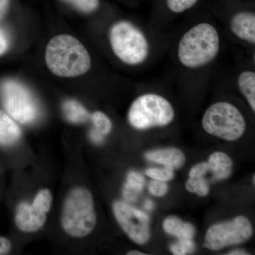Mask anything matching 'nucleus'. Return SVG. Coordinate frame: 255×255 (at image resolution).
<instances>
[{
    "mask_svg": "<svg viewBox=\"0 0 255 255\" xmlns=\"http://www.w3.org/2000/svg\"><path fill=\"white\" fill-rule=\"evenodd\" d=\"M219 31L210 23H197L184 33L177 47L179 63L188 69L204 68L219 54Z\"/></svg>",
    "mask_w": 255,
    "mask_h": 255,
    "instance_id": "nucleus-1",
    "label": "nucleus"
},
{
    "mask_svg": "<svg viewBox=\"0 0 255 255\" xmlns=\"http://www.w3.org/2000/svg\"><path fill=\"white\" fill-rule=\"evenodd\" d=\"M45 60L52 73L61 78H75L91 68V58L81 42L70 35L53 37L47 45Z\"/></svg>",
    "mask_w": 255,
    "mask_h": 255,
    "instance_id": "nucleus-2",
    "label": "nucleus"
},
{
    "mask_svg": "<svg viewBox=\"0 0 255 255\" xmlns=\"http://www.w3.org/2000/svg\"><path fill=\"white\" fill-rule=\"evenodd\" d=\"M97 224V215L91 192L84 187H76L68 193L64 201L61 225L71 237L89 236Z\"/></svg>",
    "mask_w": 255,
    "mask_h": 255,
    "instance_id": "nucleus-3",
    "label": "nucleus"
},
{
    "mask_svg": "<svg viewBox=\"0 0 255 255\" xmlns=\"http://www.w3.org/2000/svg\"><path fill=\"white\" fill-rule=\"evenodd\" d=\"M109 40L114 54L128 65L137 66L145 63L150 55L147 37L130 21L114 23L109 31Z\"/></svg>",
    "mask_w": 255,
    "mask_h": 255,
    "instance_id": "nucleus-4",
    "label": "nucleus"
},
{
    "mask_svg": "<svg viewBox=\"0 0 255 255\" xmlns=\"http://www.w3.org/2000/svg\"><path fill=\"white\" fill-rule=\"evenodd\" d=\"M172 104L162 96L154 93L140 95L132 102L128 120L134 128L147 130L169 125L174 119Z\"/></svg>",
    "mask_w": 255,
    "mask_h": 255,
    "instance_id": "nucleus-5",
    "label": "nucleus"
},
{
    "mask_svg": "<svg viewBox=\"0 0 255 255\" xmlns=\"http://www.w3.org/2000/svg\"><path fill=\"white\" fill-rule=\"evenodd\" d=\"M207 133L228 141L241 138L246 130V122L236 106L226 102L213 104L206 110L201 121Z\"/></svg>",
    "mask_w": 255,
    "mask_h": 255,
    "instance_id": "nucleus-6",
    "label": "nucleus"
},
{
    "mask_svg": "<svg viewBox=\"0 0 255 255\" xmlns=\"http://www.w3.org/2000/svg\"><path fill=\"white\" fill-rule=\"evenodd\" d=\"M1 100L6 113L21 124H29L36 120L38 106L31 92L22 84L15 80H6L0 88Z\"/></svg>",
    "mask_w": 255,
    "mask_h": 255,
    "instance_id": "nucleus-7",
    "label": "nucleus"
},
{
    "mask_svg": "<svg viewBox=\"0 0 255 255\" xmlns=\"http://www.w3.org/2000/svg\"><path fill=\"white\" fill-rule=\"evenodd\" d=\"M253 235V226L246 216H239L232 221L216 223L208 230L204 248L219 251L228 247L246 243Z\"/></svg>",
    "mask_w": 255,
    "mask_h": 255,
    "instance_id": "nucleus-8",
    "label": "nucleus"
},
{
    "mask_svg": "<svg viewBox=\"0 0 255 255\" xmlns=\"http://www.w3.org/2000/svg\"><path fill=\"white\" fill-rule=\"evenodd\" d=\"M113 212L124 232L134 243L144 245L150 238V218L124 201L114 203Z\"/></svg>",
    "mask_w": 255,
    "mask_h": 255,
    "instance_id": "nucleus-9",
    "label": "nucleus"
},
{
    "mask_svg": "<svg viewBox=\"0 0 255 255\" xmlns=\"http://www.w3.org/2000/svg\"><path fill=\"white\" fill-rule=\"evenodd\" d=\"M48 213L35 201L31 204L21 202L16 207L15 223L22 232L35 233L44 226Z\"/></svg>",
    "mask_w": 255,
    "mask_h": 255,
    "instance_id": "nucleus-10",
    "label": "nucleus"
},
{
    "mask_svg": "<svg viewBox=\"0 0 255 255\" xmlns=\"http://www.w3.org/2000/svg\"><path fill=\"white\" fill-rule=\"evenodd\" d=\"M233 34L250 44L255 43V14L253 11H241L233 15L230 21Z\"/></svg>",
    "mask_w": 255,
    "mask_h": 255,
    "instance_id": "nucleus-11",
    "label": "nucleus"
},
{
    "mask_svg": "<svg viewBox=\"0 0 255 255\" xmlns=\"http://www.w3.org/2000/svg\"><path fill=\"white\" fill-rule=\"evenodd\" d=\"M145 157L150 162L162 164L164 167L173 169L181 168L185 163V155L182 150L176 147L156 149L148 151L145 154Z\"/></svg>",
    "mask_w": 255,
    "mask_h": 255,
    "instance_id": "nucleus-12",
    "label": "nucleus"
},
{
    "mask_svg": "<svg viewBox=\"0 0 255 255\" xmlns=\"http://www.w3.org/2000/svg\"><path fill=\"white\" fill-rule=\"evenodd\" d=\"M21 136V128L6 112L0 110V146L9 147Z\"/></svg>",
    "mask_w": 255,
    "mask_h": 255,
    "instance_id": "nucleus-13",
    "label": "nucleus"
},
{
    "mask_svg": "<svg viewBox=\"0 0 255 255\" xmlns=\"http://www.w3.org/2000/svg\"><path fill=\"white\" fill-rule=\"evenodd\" d=\"M207 163L209 171L212 173L214 180H224L232 174V159L225 152H215L211 154Z\"/></svg>",
    "mask_w": 255,
    "mask_h": 255,
    "instance_id": "nucleus-14",
    "label": "nucleus"
},
{
    "mask_svg": "<svg viewBox=\"0 0 255 255\" xmlns=\"http://www.w3.org/2000/svg\"><path fill=\"white\" fill-rule=\"evenodd\" d=\"M164 231L167 234L179 240L193 239L196 234V228L190 223L184 222L177 216H169L162 223Z\"/></svg>",
    "mask_w": 255,
    "mask_h": 255,
    "instance_id": "nucleus-15",
    "label": "nucleus"
},
{
    "mask_svg": "<svg viewBox=\"0 0 255 255\" xmlns=\"http://www.w3.org/2000/svg\"><path fill=\"white\" fill-rule=\"evenodd\" d=\"M145 183V179L140 172L136 171L129 172L123 189L124 199L130 202L136 200L137 194L143 189Z\"/></svg>",
    "mask_w": 255,
    "mask_h": 255,
    "instance_id": "nucleus-16",
    "label": "nucleus"
},
{
    "mask_svg": "<svg viewBox=\"0 0 255 255\" xmlns=\"http://www.w3.org/2000/svg\"><path fill=\"white\" fill-rule=\"evenodd\" d=\"M238 85L246 97L253 112H255V73L253 70H245L238 78Z\"/></svg>",
    "mask_w": 255,
    "mask_h": 255,
    "instance_id": "nucleus-17",
    "label": "nucleus"
},
{
    "mask_svg": "<svg viewBox=\"0 0 255 255\" xmlns=\"http://www.w3.org/2000/svg\"><path fill=\"white\" fill-rule=\"evenodd\" d=\"M64 116L70 123L79 124L85 123L90 118V114L86 109L78 101L68 100L63 104Z\"/></svg>",
    "mask_w": 255,
    "mask_h": 255,
    "instance_id": "nucleus-18",
    "label": "nucleus"
},
{
    "mask_svg": "<svg viewBox=\"0 0 255 255\" xmlns=\"http://www.w3.org/2000/svg\"><path fill=\"white\" fill-rule=\"evenodd\" d=\"M186 189L189 192L194 193L199 196H206L209 193V184L207 179L204 177H189L186 183Z\"/></svg>",
    "mask_w": 255,
    "mask_h": 255,
    "instance_id": "nucleus-19",
    "label": "nucleus"
},
{
    "mask_svg": "<svg viewBox=\"0 0 255 255\" xmlns=\"http://www.w3.org/2000/svg\"><path fill=\"white\" fill-rule=\"evenodd\" d=\"M91 119L95 130L104 135L110 133L112 130V124L105 114L101 112H95L92 114Z\"/></svg>",
    "mask_w": 255,
    "mask_h": 255,
    "instance_id": "nucleus-20",
    "label": "nucleus"
},
{
    "mask_svg": "<svg viewBox=\"0 0 255 255\" xmlns=\"http://www.w3.org/2000/svg\"><path fill=\"white\" fill-rule=\"evenodd\" d=\"M63 1L80 12L85 13V14L95 12L99 9L100 5V0H63Z\"/></svg>",
    "mask_w": 255,
    "mask_h": 255,
    "instance_id": "nucleus-21",
    "label": "nucleus"
},
{
    "mask_svg": "<svg viewBox=\"0 0 255 255\" xmlns=\"http://www.w3.org/2000/svg\"><path fill=\"white\" fill-rule=\"evenodd\" d=\"M174 169L169 167H164L163 168H149L146 169V175L148 176L151 179L155 180L162 181L167 182L172 180L174 178Z\"/></svg>",
    "mask_w": 255,
    "mask_h": 255,
    "instance_id": "nucleus-22",
    "label": "nucleus"
},
{
    "mask_svg": "<svg viewBox=\"0 0 255 255\" xmlns=\"http://www.w3.org/2000/svg\"><path fill=\"white\" fill-rule=\"evenodd\" d=\"M196 250V246L192 239L179 240L177 243L171 245L170 251L175 255L191 254Z\"/></svg>",
    "mask_w": 255,
    "mask_h": 255,
    "instance_id": "nucleus-23",
    "label": "nucleus"
},
{
    "mask_svg": "<svg viewBox=\"0 0 255 255\" xmlns=\"http://www.w3.org/2000/svg\"><path fill=\"white\" fill-rule=\"evenodd\" d=\"M198 0H166L169 11L180 14L190 9L197 3Z\"/></svg>",
    "mask_w": 255,
    "mask_h": 255,
    "instance_id": "nucleus-24",
    "label": "nucleus"
},
{
    "mask_svg": "<svg viewBox=\"0 0 255 255\" xmlns=\"http://www.w3.org/2000/svg\"><path fill=\"white\" fill-rule=\"evenodd\" d=\"M148 191L152 195L162 197L165 196L168 191V186L166 182L152 179L149 183Z\"/></svg>",
    "mask_w": 255,
    "mask_h": 255,
    "instance_id": "nucleus-25",
    "label": "nucleus"
},
{
    "mask_svg": "<svg viewBox=\"0 0 255 255\" xmlns=\"http://www.w3.org/2000/svg\"><path fill=\"white\" fill-rule=\"evenodd\" d=\"M209 172L207 162H200L194 165L189 171L190 178L203 177Z\"/></svg>",
    "mask_w": 255,
    "mask_h": 255,
    "instance_id": "nucleus-26",
    "label": "nucleus"
},
{
    "mask_svg": "<svg viewBox=\"0 0 255 255\" xmlns=\"http://www.w3.org/2000/svg\"><path fill=\"white\" fill-rule=\"evenodd\" d=\"M9 43L4 32L0 28V56L4 54L9 49Z\"/></svg>",
    "mask_w": 255,
    "mask_h": 255,
    "instance_id": "nucleus-27",
    "label": "nucleus"
},
{
    "mask_svg": "<svg viewBox=\"0 0 255 255\" xmlns=\"http://www.w3.org/2000/svg\"><path fill=\"white\" fill-rule=\"evenodd\" d=\"M11 249V242L7 238L0 237V255L7 254Z\"/></svg>",
    "mask_w": 255,
    "mask_h": 255,
    "instance_id": "nucleus-28",
    "label": "nucleus"
},
{
    "mask_svg": "<svg viewBox=\"0 0 255 255\" xmlns=\"http://www.w3.org/2000/svg\"><path fill=\"white\" fill-rule=\"evenodd\" d=\"M11 0H0V20L7 14L11 6Z\"/></svg>",
    "mask_w": 255,
    "mask_h": 255,
    "instance_id": "nucleus-29",
    "label": "nucleus"
},
{
    "mask_svg": "<svg viewBox=\"0 0 255 255\" xmlns=\"http://www.w3.org/2000/svg\"><path fill=\"white\" fill-rule=\"evenodd\" d=\"M90 136L92 141L95 142V143L100 144L103 142L105 135L97 131L95 129H92L91 131H90Z\"/></svg>",
    "mask_w": 255,
    "mask_h": 255,
    "instance_id": "nucleus-30",
    "label": "nucleus"
},
{
    "mask_svg": "<svg viewBox=\"0 0 255 255\" xmlns=\"http://www.w3.org/2000/svg\"><path fill=\"white\" fill-rule=\"evenodd\" d=\"M228 255H249L246 251H243V250L237 249L234 250V251L230 252Z\"/></svg>",
    "mask_w": 255,
    "mask_h": 255,
    "instance_id": "nucleus-31",
    "label": "nucleus"
},
{
    "mask_svg": "<svg viewBox=\"0 0 255 255\" xmlns=\"http://www.w3.org/2000/svg\"><path fill=\"white\" fill-rule=\"evenodd\" d=\"M144 206H145V209L150 211V210L153 209L154 203L152 202V201L150 200V199H147V200L145 201Z\"/></svg>",
    "mask_w": 255,
    "mask_h": 255,
    "instance_id": "nucleus-32",
    "label": "nucleus"
},
{
    "mask_svg": "<svg viewBox=\"0 0 255 255\" xmlns=\"http://www.w3.org/2000/svg\"><path fill=\"white\" fill-rule=\"evenodd\" d=\"M128 255H145V253H142V252L137 251H130L128 253H127Z\"/></svg>",
    "mask_w": 255,
    "mask_h": 255,
    "instance_id": "nucleus-33",
    "label": "nucleus"
}]
</instances>
